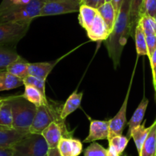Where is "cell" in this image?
Wrapping results in <instances>:
<instances>
[{
    "mask_svg": "<svg viewBox=\"0 0 156 156\" xmlns=\"http://www.w3.org/2000/svg\"><path fill=\"white\" fill-rule=\"evenodd\" d=\"M80 1H82H82H83V0H80Z\"/></svg>",
    "mask_w": 156,
    "mask_h": 156,
    "instance_id": "f6af8a7d",
    "label": "cell"
},
{
    "mask_svg": "<svg viewBox=\"0 0 156 156\" xmlns=\"http://www.w3.org/2000/svg\"><path fill=\"white\" fill-rule=\"evenodd\" d=\"M148 105H149V99L146 96H144L143 99H142L141 102H140V103L137 106V108L136 109L135 112L133 114L131 119L127 122L128 126H129V129H128V138L129 137L131 132H132V131L134 128H136L139 125H141L145 114H146Z\"/></svg>",
    "mask_w": 156,
    "mask_h": 156,
    "instance_id": "9a60e30c",
    "label": "cell"
},
{
    "mask_svg": "<svg viewBox=\"0 0 156 156\" xmlns=\"http://www.w3.org/2000/svg\"><path fill=\"white\" fill-rule=\"evenodd\" d=\"M24 85H31L33 87H36L38 90H40L44 97L45 99H47V96H46V92H45V82L46 80L39 79L35 76H32L28 75L26 76L24 80Z\"/></svg>",
    "mask_w": 156,
    "mask_h": 156,
    "instance_id": "f1b7e54d",
    "label": "cell"
},
{
    "mask_svg": "<svg viewBox=\"0 0 156 156\" xmlns=\"http://www.w3.org/2000/svg\"><path fill=\"white\" fill-rule=\"evenodd\" d=\"M84 156H108V149L97 142H91L85 150Z\"/></svg>",
    "mask_w": 156,
    "mask_h": 156,
    "instance_id": "f546056e",
    "label": "cell"
},
{
    "mask_svg": "<svg viewBox=\"0 0 156 156\" xmlns=\"http://www.w3.org/2000/svg\"><path fill=\"white\" fill-rule=\"evenodd\" d=\"M129 141V138L120 135V136H115L111 138V139H110L108 140V142H109V144L114 145L117 148L120 154H122L123 151H124L125 148L127 146Z\"/></svg>",
    "mask_w": 156,
    "mask_h": 156,
    "instance_id": "4dcf8cb0",
    "label": "cell"
},
{
    "mask_svg": "<svg viewBox=\"0 0 156 156\" xmlns=\"http://www.w3.org/2000/svg\"><path fill=\"white\" fill-rule=\"evenodd\" d=\"M139 156H156V119L150 126V131Z\"/></svg>",
    "mask_w": 156,
    "mask_h": 156,
    "instance_id": "d6986e66",
    "label": "cell"
},
{
    "mask_svg": "<svg viewBox=\"0 0 156 156\" xmlns=\"http://www.w3.org/2000/svg\"><path fill=\"white\" fill-rule=\"evenodd\" d=\"M12 147H0V156H13Z\"/></svg>",
    "mask_w": 156,
    "mask_h": 156,
    "instance_id": "d590c367",
    "label": "cell"
},
{
    "mask_svg": "<svg viewBox=\"0 0 156 156\" xmlns=\"http://www.w3.org/2000/svg\"><path fill=\"white\" fill-rule=\"evenodd\" d=\"M13 156H45L49 146L42 135L30 133L12 146Z\"/></svg>",
    "mask_w": 156,
    "mask_h": 156,
    "instance_id": "277c9868",
    "label": "cell"
},
{
    "mask_svg": "<svg viewBox=\"0 0 156 156\" xmlns=\"http://www.w3.org/2000/svg\"><path fill=\"white\" fill-rule=\"evenodd\" d=\"M82 3V5H86V6L97 9L104 3H105V0H83Z\"/></svg>",
    "mask_w": 156,
    "mask_h": 156,
    "instance_id": "e575fe53",
    "label": "cell"
},
{
    "mask_svg": "<svg viewBox=\"0 0 156 156\" xmlns=\"http://www.w3.org/2000/svg\"><path fill=\"white\" fill-rule=\"evenodd\" d=\"M143 15L156 18V0H144L142 6L140 17Z\"/></svg>",
    "mask_w": 156,
    "mask_h": 156,
    "instance_id": "1f68e13d",
    "label": "cell"
},
{
    "mask_svg": "<svg viewBox=\"0 0 156 156\" xmlns=\"http://www.w3.org/2000/svg\"><path fill=\"white\" fill-rule=\"evenodd\" d=\"M144 0H131L130 1V31L131 37L135 35L136 28L140 18V12Z\"/></svg>",
    "mask_w": 156,
    "mask_h": 156,
    "instance_id": "484cf974",
    "label": "cell"
},
{
    "mask_svg": "<svg viewBox=\"0 0 156 156\" xmlns=\"http://www.w3.org/2000/svg\"><path fill=\"white\" fill-rule=\"evenodd\" d=\"M79 12V18H78L79 22L85 30H87L91 26L96 15L98 13L97 9L86 5H82Z\"/></svg>",
    "mask_w": 156,
    "mask_h": 156,
    "instance_id": "44dd1931",
    "label": "cell"
},
{
    "mask_svg": "<svg viewBox=\"0 0 156 156\" xmlns=\"http://www.w3.org/2000/svg\"><path fill=\"white\" fill-rule=\"evenodd\" d=\"M139 24L142 27L146 35H156V20L149 15H143L140 17Z\"/></svg>",
    "mask_w": 156,
    "mask_h": 156,
    "instance_id": "83f0119b",
    "label": "cell"
},
{
    "mask_svg": "<svg viewBox=\"0 0 156 156\" xmlns=\"http://www.w3.org/2000/svg\"><path fill=\"white\" fill-rule=\"evenodd\" d=\"M41 1L44 2V3L45 2H53V1H56V0H41Z\"/></svg>",
    "mask_w": 156,
    "mask_h": 156,
    "instance_id": "ab89813d",
    "label": "cell"
},
{
    "mask_svg": "<svg viewBox=\"0 0 156 156\" xmlns=\"http://www.w3.org/2000/svg\"><path fill=\"white\" fill-rule=\"evenodd\" d=\"M2 99V97H0V101H1Z\"/></svg>",
    "mask_w": 156,
    "mask_h": 156,
    "instance_id": "7bdbcfd3",
    "label": "cell"
},
{
    "mask_svg": "<svg viewBox=\"0 0 156 156\" xmlns=\"http://www.w3.org/2000/svg\"><path fill=\"white\" fill-rule=\"evenodd\" d=\"M20 55L7 46H0V70H5L8 66L18 60Z\"/></svg>",
    "mask_w": 156,
    "mask_h": 156,
    "instance_id": "cb8c5ba5",
    "label": "cell"
},
{
    "mask_svg": "<svg viewBox=\"0 0 156 156\" xmlns=\"http://www.w3.org/2000/svg\"><path fill=\"white\" fill-rule=\"evenodd\" d=\"M133 77V76H132V79H131L130 83H129V88H128L127 93H126V96L125 97V99L123 101V104H122L121 107H120V110L115 115L114 117H113L112 119L109 120L110 133L108 140H109L110 139H111V138L115 136L122 135L123 129H124L125 125L126 124V110H127L128 99H129L131 86H132Z\"/></svg>",
    "mask_w": 156,
    "mask_h": 156,
    "instance_id": "9c48e42d",
    "label": "cell"
},
{
    "mask_svg": "<svg viewBox=\"0 0 156 156\" xmlns=\"http://www.w3.org/2000/svg\"><path fill=\"white\" fill-rule=\"evenodd\" d=\"M0 127L13 128V115L9 97L2 98L0 106Z\"/></svg>",
    "mask_w": 156,
    "mask_h": 156,
    "instance_id": "e0dca14e",
    "label": "cell"
},
{
    "mask_svg": "<svg viewBox=\"0 0 156 156\" xmlns=\"http://www.w3.org/2000/svg\"><path fill=\"white\" fill-rule=\"evenodd\" d=\"M30 24V23H0V46L18 43L25 36Z\"/></svg>",
    "mask_w": 156,
    "mask_h": 156,
    "instance_id": "8992f818",
    "label": "cell"
},
{
    "mask_svg": "<svg viewBox=\"0 0 156 156\" xmlns=\"http://www.w3.org/2000/svg\"><path fill=\"white\" fill-rule=\"evenodd\" d=\"M86 32L88 38L93 41H106L111 33L99 13L96 15L94 21Z\"/></svg>",
    "mask_w": 156,
    "mask_h": 156,
    "instance_id": "30bf717a",
    "label": "cell"
},
{
    "mask_svg": "<svg viewBox=\"0 0 156 156\" xmlns=\"http://www.w3.org/2000/svg\"><path fill=\"white\" fill-rule=\"evenodd\" d=\"M146 42L148 47V57L150 60L156 50V35H146Z\"/></svg>",
    "mask_w": 156,
    "mask_h": 156,
    "instance_id": "d6a6232c",
    "label": "cell"
},
{
    "mask_svg": "<svg viewBox=\"0 0 156 156\" xmlns=\"http://www.w3.org/2000/svg\"><path fill=\"white\" fill-rule=\"evenodd\" d=\"M120 156H128V155H127V154H121Z\"/></svg>",
    "mask_w": 156,
    "mask_h": 156,
    "instance_id": "b9f144b4",
    "label": "cell"
},
{
    "mask_svg": "<svg viewBox=\"0 0 156 156\" xmlns=\"http://www.w3.org/2000/svg\"><path fill=\"white\" fill-rule=\"evenodd\" d=\"M28 66L29 62L20 57L18 60L9 64L5 70L12 74L24 80L28 76Z\"/></svg>",
    "mask_w": 156,
    "mask_h": 156,
    "instance_id": "603a6c76",
    "label": "cell"
},
{
    "mask_svg": "<svg viewBox=\"0 0 156 156\" xmlns=\"http://www.w3.org/2000/svg\"><path fill=\"white\" fill-rule=\"evenodd\" d=\"M110 133L109 121L92 120L90 123L89 133L83 142H94L98 140L108 139Z\"/></svg>",
    "mask_w": 156,
    "mask_h": 156,
    "instance_id": "8fae6325",
    "label": "cell"
},
{
    "mask_svg": "<svg viewBox=\"0 0 156 156\" xmlns=\"http://www.w3.org/2000/svg\"><path fill=\"white\" fill-rule=\"evenodd\" d=\"M155 93H156V90H155Z\"/></svg>",
    "mask_w": 156,
    "mask_h": 156,
    "instance_id": "7dc6e473",
    "label": "cell"
},
{
    "mask_svg": "<svg viewBox=\"0 0 156 156\" xmlns=\"http://www.w3.org/2000/svg\"><path fill=\"white\" fill-rule=\"evenodd\" d=\"M97 10L104 21H105L109 30L112 32L117 16L112 2H109L104 3L102 6L98 8Z\"/></svg>",
    "mask_w": 156,
    "mask_h": 156,
    "instance_id": "ffe728a7",
    "label": "cell"
},
{
    "mask_svg": "<svg viewBox=\"0 0 156 156\" xmlns=\"http://www.w3.org/2000/svg\"><path fill=\"white\" fill-rule=\"evenodd\" d=\"M13 115V128L29 130L37 107L27 101L23 96H9Z\"/></svg>",
    "mask_w": 156,
    "mask_h": 156,
    "instance_id": "3957f363",
    "label": "cell"
},
{
    "mask_svg": "<svg viewBox=\"0 0 156 156\" xmlns=\"http://www.w3.org/2000/svg\"><path fill=\"white\" fill-rule=\"evenodd\" d=\"M45 156H47V155H45Z\"/></svg>",
    "mask_w": 156,
    "mask_h": 156,
    "instance_id": "bcb514c9",
    "label": "cell"
},
{
    "mask_svg": "<svg viewBox=\"0 0 156 156\" xmlns=\"http://www.w3.org/2000/svg\"><path fill=\"white\" fill-rule=\"evenodd\" d=\"M24 92L22 95L27 101L33 103L37 107H39L42 105H46L49 102L48 99H45L42 93L38 90L36 87L31 85H24Z\"/></svg>",
    "mask_w": 156,
    "mask_h": 156,
    "instance_id": "7402d4cb",
    "label": "cell"
},
{
    "mask_svg": "<svg viewBox=\"0 0 156 156\" xmlns=\"http://www.w3.org/2000/svg\"><path fill=\"white\" fill-rule=\"evenodd\" d=\"M45 139L49 148H57L58 144L62 137H72V134L67 130L64 122H53L41 133Z\"/></svg>",
    "mask_w": 156,
    "mask_h": 156,
    "instance_id": "ba28073f",
    "label": "cell"
},
{
    "mask_svg": "<svg viewBox=\"0 0 156 156\" xmlns=\"http://www.w3.org/2000/svg\"><path fill=\"white\" fill-rule=\"evenodd\" d=\"M57 148L61 156H79L82 151V143L79 139L62 137Z\"/></svg>",
    "mask_w": 156,
    "mask_h": 156,
    "instance_id": "4fadbf2b",
    "label": "cell"
},
{
    "mask_svg": "<svg viewBox=\"0 0 156 156\" xmlns=\"http://www.w3.org/2000/svg\"><path fill=\"white\" fill-rule=\"evenodd\" d=\"M134 38L136 41V47L139 56H148V47L146 42V35L140 24H137L135 31Z\"/></svg>",
    "mask_w": 156,
    "mask_h": 156,
    "instance_id": "4316f807",
    "label": "cell"
},
{
    "mask_svg": "<svg viewBox=\"0 0 156 156\" xmlns=\"http://www.w3.org/2000/svg\"><path fill=\"white\" fill-rule=\"evenodd\" d=\"M44 2L41 0H31L27 5L14 6L0 12V23H30L40 16Z\"/></svg>",
    "mask_w": 156,
    "mask_h": 156,
    "instance_id": "7a4b0ae2",
    "label": "cell"
},
{
    "mask_svg": "<svg viewBox=\"0 0 156 156\" xmlns=\"http://www.w3.org/2000/svg\"><path fill=\"white\" fill-rule=\"evenodd\" d=\"M60 111L50 102L37 107L33 122L29 128L30 132L41 135L42 132L53 122H64L60 117Z\"/></svg>",
    "mask_w": 156,
    "mask_h": 156,
    "instance_id": "5b68a950",
    "label": "cell"
},
{
    "mask_svg": "<svg viewBox=\"0 0 156 156\" xmlns=\"http://www.w3.org/2000/svg\"><path fill=\"white\" fill-rule=\"evenodd\" d=\"M155 20H156V18H155Z\"/></svg>",
    "mask_w": 156,
    "mask_h": 156,
    "instance_id": "c3c4849f",
    "label": "cell"
},
{
    "mask_svg": "<svg viewBox=\"0 0 156 156\" xmlns=\"http://www.w3.org/2000/svg\"><path fill=\"white\" fill-rule=\"evenodd\" d=\"M149 131H150V126L148 127V128H146L144 122L143 124H141L138 127L134 128L132 131V132H131L130 136H129V139L130 138L133 139L139 154L141 151L143 144H144L145 141H146V138H147L148 135H149Z\"/></svg>",
    "mask_w": 156,
    "mask_h": 156,
    "instance_id": "d4e9b609",
    "label": "cell"
},
{
    "mask_svg": "<svg viewBox=\"0 0 156 156\" xmlns=\"http://www.w3.org/2000/svg\"><path fill=\"white\" fill-rule=\"evenodd\" d=\"M123 0H112V1H111V2H112L113 6H114V9H115L116 11L117 15L118 14L119 11H120V7H121L122 4H123Z\"/></svg>",
    "mask_w": 156,
    "mask_h": 156,
    "instance_id": "74e56055",
    "label": "cell"
},
{
    "mask_svg": "<svg viewBox=\"0 0 156 156\" xmlns=\"http://www.w3.org/2000/svg\"><path fill=\"white\" fill-rule=\"evenodd\" d=\"M130 1L123 0L117 14L113 31L108 39L105 41L108 55L112 60L114 68H117L120 64L123 48L127 43L129 37L131 36Z\"/></svg>",
    "mask_w": 156,
    "mask_h": 156,
    "instance_id": "6da1fadb",
    "label": "cell"
},
{
    "mask_svg": "<svg viewBox=\"0 0 156 156\" xmlns=\"http://www.w3.org/2000/svg\"><path fill=\"white\" fill-rule=\"evenodd\" d=\"M56 62H37L29 63L28 66V75L35 76L37 78L42 80H46L50 72L55 67Z\"/></svg>",
    "mask_w": 156,
    "mask_h": 156,
    "instance_id": "5bb4252c",
    "label": "cell"
},
{
    "mask_svg": "<svg viewBox=\"0 0 156 156\" xmlns=\"http://www.w3.org/2000/svg\"><path fill=\"white\" fill-rule=\"evenodd\" d=\"M24 85L22 79L12 74L6 70H0V91L9 90Z\"/></svg>",
    "mask_w": 156,
    "mask_h": 156,
    "instance_id": "ac0fdd59",
    "label": "cell"
},
{
    "mask_svg": "<svg viewBox=\"0 0 156 156\" xmlns=\"http://www.w3.org/2000/svg\"><path fill=\"white\" fill-rule=\"evenodd\" d=\"M47 156H61L59 152V150L57 148H49Z\"/></svg>",
    "mask_w": 156,
    "mask_h": 156,
    "instance_id": "f35d334b",
    "label": "cell"
},
{
    "mask_svg": "<svg viewBox=\"0 0 156 156\" xmlns=\"http://www.w3.org/2000/svg\"><path fill=\"white\" fill-rule=\"evenodd\" d=\"M30 133L29 130L0 127V147H12Z\"/></svg>",
    "mask_w": 156,
    "mask_h": 156,
    "instance_id": "7c38bea8",
    "label": "cell"
},
{
    "mask_svg": "<svg viewBox=\"0 0 156 156\" xmlns=\"http://www.w3.org/2000/svg\"><path fill=\"white\" fill-rule=\"evenodd\" d=\"M149 61H150L151 68H152L154 88H155V90H156V50Z\"/></svg>",
    "mask_w": 156,
    "mask_h": 156,
    "instance_id": "836d02e7",
    "label": "cell"
},
{
    "mask_svg": "<svg viewBox=\"0 0 156 156\" xmlns=\"http://www.w3.org/2000/svg\"><path fill=\"white\" fill-rule=\"evenodd\" d=\"M120 153L117 150V148L114 145L109 144V147L108 149V156H120Z\"/></svg>",
    "mask_w": 156,
    "mask_h": 156,
    "instance_id": "8d00e7d4",
    "label": "cell"
},
{
    "mask_svg": "<svg viewBox=\"0 0 156 156\" xmlns=\"http://www.w3.org/2000/svg\"><path fill=\"white\" fill-rule=\"evenodd\" d=\"M2 101V100H1ZM1 101H0V106H1Z\"/></svg>",
    "mask_w": 156,
    "mask_h": 156,
    "instance_id": "ee69618b",
    "label": "cell"
},
{
    "mask_svg": "<svg viewBox=\"0 0 156 156\" xmlns=\"http://www.w3.org/2000/svg\"><path fill=\"white\" fill-rule=\"evenodd\" d=\"M82 5L80 0H56L45 2L41 9L39 17L78 12Z\"/></svg>",
    "mask_w": 156,
    "mask_h": 156,
    "instance_id": "52a82bcc",
    "label": "cell"
},
{
    "mask_svg": "<svg viewBox=\"0 0 156 156\" xmlns=\"http://www.w3.org/2000/svg\"><path fill=\"white\" fill-rule=\"evenodd\" d=\"M112 0H105V2H111Z\"/></svg>",
    "mask_w": 156,
    "mask_h": 156,
    "instance_id": "60d3db41",
    "label": "cell"
},
{
    "mask_svg": "<svg viewBox=\"0 0 156 156\" xmlns=\"http://www.w3.org/2000/svg\"><path fill=\"white\" fill-rule=\"evenodd\" d=\"M82 96H83V93L82 92L78 93L76 90L69 96L63 106L61 109L60 117L62 120H65L72 113L76 111L80 106Z\"/></svg>",
    "mask_w": 156,
    "mask_h": 156,
    "instance_id": "2e32d148",
    "label": "cell"
}]
</instances>
